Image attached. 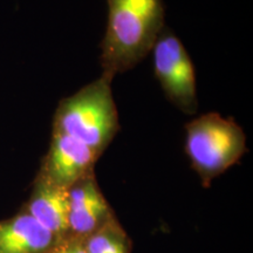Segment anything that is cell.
<instances>
[{
  "label": "cell",
  "instance_id": "obj_1",
  "mask_svg": "<svg viewBox=\"0 0 253 253\" xmlns=\"http://www.w3.org/2000/svg\"><path fill=\"white\" fill-rule=\"evenodd\" d=\"M108 15L101 41L102 75L114 79L134 68L153 49L166 24L163 0H106Z\"/></svg>",
  "mask_w": 253,
  "mask_h": 253
},
{
  "label": "cell",
  "instance_id": "obj_2",
  "mask_svg": "<svg viewBox=\"0 0 253 253\" xmlns=\"http://www.w3.org/2000/svg\"><path fill=\"white\" fill-rule=\"evenodd\" d=\"M112 81L113 79L101 74L99 79L60 101L53 120V132L81 142L100 157L120 129Z\"/></svg>",
  "mask_w": 253,
  "mask_h": 253
},
{
  "label": "cell",
  "instance_id": "obj_3",
  "mask_svg": "<svg viewBox=\"0 0 253 253\" xmlns=\"http://www.w3.org/2000/svg\"><path fill=\"white\" fill-rule=\"evenodd\" d=\"M185 153L204 186L243 157L246 135L232 119L208 113L185 125Z\"/></svg>",
  "mask_w": 253,
  "mask_h": 253
},
{
  "label": "cell",
  "instance_id": "obj_4",
  "mask_svg": "<svg viewBox=\"0 0 253 253\" xmlns=\"http://www.w3.org/2000/svg\"><path fill=\"white\" fill-rule=\"evenodd\" d=\"M154 72L168 100L185 114L197 112L194 63L182 41L164 27L151 49Z\"/></svg>",
  "mask_w": 253,
  "mask_h": 253
},
{
  "label": "cell",
  "instance_id": "obj_5",
  "mask_svg": "<svg viewBox=\"0 0 253 253\" xmlns=\"http://www.w3.org/2000/svg\"><path fill=\"white\" fill-rule=\"evenodd\" d=\"M97 160L99 156L87 145L69 136L52 132L48 151L38 176L68 190L81 178L94 172Z\"/></svg>",
  "mask_w": 253,
  "mask_h": 253
},
{
  "label": "cell",
  "instance_id": "obj_6",
  "mask_svg": "<svg viewBox=\"0 0 253 253\" xmlns=\"http://www.w3.org/2000/svg\"><path fill=\"white\" fill-rule=\"evenodd\" d=\"M69 236L86 239L115 218L99 188L94 172L68 189Z\"/></svg>",
  "mask_w": 253,
  "mask_h": 253
},
{
  "label": "cell",
  "instance_id": "obj_7",
  "mask_svg": "<svg viewBox=\"0 0 253 253\" xmlns=\"http://www.w3.org/2000/svg\"><path fill=\"white\" fill-rule=\"evenodd\" d=\"M24 210L59 240L69 236L68 190L37 176Z\"/></svg>",
  "mask_w": 253,
  "mask_h": 253
},
{
  "label": "cell",
  "instance_id": "obj_8",
  "mask_svg": "<svg viewBox=\"0 0 253 253\" xmlns=\"http://www.w3.org/2000/svg\"><path fill=\"white\" fill-rule=\"evenodd\" d=\"M59 242L25 210L0 220V253H47Z\"/></svg>",
  "mask_w": 253,
  "mask_h": 253
},
{
  "label": "cell",
  "instance_id": "obj_9",
  "mask_svg": "<svg viewBox=\"0 0 253 253\" xmlns=\"http://www.w3.org/2000/svg\"><path fill=\"white\" fill-rule=\"evenodd\" d=\"M84 240L88 253H129L128 237L116 218Z\"/></svg>",
  "mask_w": 253,
  "mask_h": 253
},
{
  "label": "cell",
  "instance_id": "obj_10",
  "mask_svg": "<svg viewBox=\"0 0 253 253\" xmlns=\"http://www.w3.org/2000/svg\"><path fill=\"white\" fill-rule=\"evenodd\" d=\"M55 249L59 253H88L84 246V240L72 236L60 240L55 245Z\"/></svg>",
  "mask_w": 253,
  "mask_h": 253
}]
</instances>
